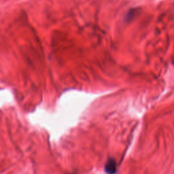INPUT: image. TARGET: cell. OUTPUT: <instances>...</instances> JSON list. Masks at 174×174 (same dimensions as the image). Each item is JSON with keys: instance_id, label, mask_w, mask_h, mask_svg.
Returning a JSON list of instances; mask_svg holds the SVG:
<instances>
[{"instance_id": "1", "label": "cell", "mask_w": 174, "mask_h": 174, "mask_svg": "<svg viewBox=\"0 0 174 174\" xmlns=\"http://www.w3.org/2000/svg\"><path fill=\"white\" fill-rule=\"evenodd\" d=\"M117 166L114 159H109L105 165V171L107 174H114L116 172Z\"/></svg>"}]
</instances>
